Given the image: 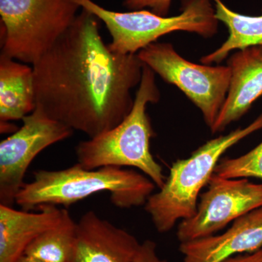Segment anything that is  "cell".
<instances>
[{
  "label": "cell",
  "instance_id": "obj_22",
  "mask_svg": "<svg viewBox=\"0 0 262 262\" xmlns=\"http://www.w3.org/2000/svg\"><path fill=\"white\" fill-rule=\"evenodd\" d=\"M16 262H40L39 261H37V260L34 259V258H32L31 257H29V256H25V255H22L20 258L17 260Z\"/></svg>",
  "mask_w": 262,
  "mask_h": 262
},
{
  "label": "cell",
  "instance_id": "obj_1",
  "mask_svg": "<svg viewBox=\"0 0 262 262\" xmlns=\"http://www.w3.org/2000/svg\"><path fill=\"white\" fill-rule=\"evenodd\" d=\"M101 20L82 9L68 30L32 65L37 106L48 117L94 138L121 123L140 84L137 54L110 49Z\"/></svg>",
  "mask_w": 262,
  "mask_h": 262
},
{
  "label": "cell",
  "instance_id": "obj_5",
  "mask_svg": "<svg viewBox=\"0 0 262 262\" xmlns=\"http://www.w3.org/2000/svg\"><path fill=\"white\" fill-rule=\"evenodd\" d=\"M104 24L111 35L108 47L120 54H137L160 37L183 31L195 33L205 38L218 32L213 0H182V12L174 16H161L145 10L113 11L93 0H73Z\"/></svg>",
  "mask_w": 262,
  "mask_h": 262
},
{
  "label": "cell",
  "instance_id": "obj_21",
  "mask_svg": "<svg viewBox=\"0 0 262 262\" xmlns=\"http://www.w3.org/2000/svg\"><path fill=\"white\" fill-rule=\"evenodd\" d=\"M15 125H11L9 122L1 121V133H8L14 131ZM15 132V131H14Z\"/></svg>",
  "mask_w": 262,
  "mask_h": 262
},
{
  "label": "cell",
  "instance_id": "obj_6",
  "mask_svg": "<svg viewBox=\"0 0 262 262\" xmlns=\"http://www.w3.org/2000/svg\"><path fill=\"white\" fill-rule=\"evenodd\" d=\"M73 0H0L1 53L34 65L77 16Z\"/></svg>",
  "mask_w": 262,
  "mask_h": 262
},
{
  "label": "cell",
  "instance_id": "obj_11",
  "mask_svg": "<svg viewBox=\"0 0 262 262\" xmlns=\"http://www.w3.org/2000/svg\"><path fill=\"white\" fill-rule=\"evenodd\" d=\"M262 248V206L239 217L226 232L181 243L182 262H222Z\"/></svg>",
  "mask_w": 262,
  "mask_h": 262
},
{
  "label": "cell",
  "instance_id": "obj_16",
  "mask_svg": "<svg viewBox=\"0 0 262 262\" xmlns=\"http://www.w3.org/2000/svg\"><path fill=\"white\" fill-rule=\"evenodd\" d=\"M77 222L67 211L59 225L39 234L24 255L40 262H70L75 248Z\"/></svg>",
  "mask_w": 262,
  "mask_h": 262
},
{
  "label": "cell",
  "instance_id": "obj_9",
  "mask_svg": "<svg viewBox=\"0 0 262 262\" xmlns=\"http://www.w3.org/2000/svg\"><path fill=\"white\" fill-rule=\"evenodd\" d=\"M201 194L194 215L177 229L179 243L216 234L230 222L262 206V184L248 179H225L213 173Z\"/></svg>",
  "mask_w": 262,
  "mask_h": 262
},
{
  "label": "cell",
  "instance_id": "obj_4",
  "mask_svg": "<svg viewBox=\"0 0 262 262\" xmlns=\"http://www.w3.org/2000/svg\"><path fill=\"white\" fill-rule=\"evenodd\" d=\"M262 129V113L250 125L207 141L186 159L172 164L163 187L151 194L144 205L155 229L165 233L179 220L194 215L198 198L208 185L224 154L236 144Z\"/></svg>",
  "mask_w": 262,
  "mask_h": 262
},
{
  "label": "cell",
  "instance_id": "obj_17",
  "mask_svg": "<svg viewBox=\"0 0 262 262\" xmlns=\"http://www.w3.org/2000/svg\"><path fill=\"white\" fill-rule=\"evenodd\" d=\"M214 173L225 179H262V141L242 156L221 160Z\"/></svg>",
  "mask_w": 262,
  "mask_h": 262
},
{
  "label": "cell",
  "instance_id": "obj_18",
  "mask_svg": "<svg viewBox=\"0 0 262 262\" xmlns=\"http://www.w3.org/2000/svg\"><path fill=\"white\" fill-rule=\"evenodd\" d=\"M172 0H124L122 5L127 9L138 10L149 8L155 14L167 16Z\"/></svg>",
  "mask_w": 262,
  "mask_h": 262
},
{
  "label": "cell",
  "instance_id": "obj_14",
  "mask_svg": "<svg viewBox=\"0 0 262 262\" xmlns=\"http://www.w3.org/2000/svg\"><path fill=\"white\" fill-rule=\"evenodd\" d=\"M37 107L32 67L0 55V121L23 120Z\"/></svg>",
  "mask_w": 262,
  "mask_h": 262
},
{
  "label": "cell",
  "instance_id": "obj_15",
  "mask_svg": "<svg viewBox=\"0 0 262 262\" xmlns=\"http://www.w3.org/2000/svg\"><path fill=\"white\" fill-rule=\"evenodd\" d=\"M215 17L225 24L229 36L218 49L202 57L206 65H220L231 52L251 47H262V9L259 15L241 14L229 8L222 0H213Z\"/></svg>",
  "mask_w": 262,
  "mask_h": 262
},
{
  "label": "cell",
  "instance_id": "obj_12",
  "mask_svg": "<svg viewBox=\"0 0 262 262\" xmlns=\"http://www.w3.org/2000/svg\"><path fill=\"white\" fill-rule=\"evenodd\" d=\"M231 71L228 94L211 129L212 134L225 130L249 111L262 96V47L238 50L227 60Z\"/></svg>",
  "mask_w": 262,
  "mask_h": 262
},
{
  "label": "cell",
  "instance_id": "obj_20",
  "mask_svg": "<svg viewBox=\"0 0 262 262\" xmlns=\"http://www.w3.org/2000/svg\"><path fill=\"white\" fill-rule=\"evenodd\" d=\"M222 262H262V248L253 253L236 255Z\"/></svg>",
  "mask_w": 262,
  "mask_h": 262
},
{
  "label": "cell",
  "instance_id": "obj_3",
  "mask_svg": "<svg viewBox=\"0 0 262 262\" xmlns=\"http://www.w3.org/2000/svg\"><path fill=\"white\" fill-rule=\"evenodd\" d=\"M134 98L132 110L121 123L77 144V163L88 169L106 166L137 168L160 189L166 178L150 150L155 132L146 113L148 103L158 102L160 93L155 72L144 63Z\"/></svg>",
  "mask_w": 262,
  "mask_h": 262
},
{
  "label": "cell",
  "instance_id": "obj_2",
  "mask_svg": "<svg viewBox=\"0 0 262 262\" xmlns=\"http://www.w3.org/2000/svg\"><path fill=\"white\" fill-rule=\"evenodd\" d=\"M155 187L149 177L134 170L114 166L88 169L77 163L63 170L34 172V181L24 184L15 204L28 211L43 205L70 207L106 192L115 206L130 208L145 205Z\"/></svg>",
  "mask_w": 262,
  "mask_h": 262
},
{
  "label": "cell",
  "instance_id": "obj_13",
  "mask_svg": "<svg viewBox=\"0 0 262 262\" xmlns=\"http://www.w3.org/2000/svg\"><path fill=\"white\" fill-rule=\"evenodd\" d=\"M32 213L0 205V262H16L31 243L59 225L67 210L43 205Z\"/></svg>",
  "mask_w": 262,
  "mask_h": 262
},
{
  "label": "cell",
  "instance_id": "obj_8",
  "mask_svg": "<svg viewBox=\"0 0 262 262\" xmlns=\"http://www.w3.org/2000/svg\"><path fill=\"white\" fill-rule=\"evenodd\" d=\"M23 125L0 143V205L10 207L24 184L29 165L48 146L68 139L73 130L37 106Z\"/></svg>",
  "mask_w": 262,
  "mask_h": 262
},
{
  "label": "cell",
  "instance_id": "obj_10",
  "mask_svg": "<svg viewBox=\"0 0 262 262\" xmlns=\"http://www.w3.org/2000/svg\"><path fill=\"white\" fill-rule=\"evenodd\" d=\"M140 245L133 234L90 211L77 222L70 262H134Z\"/></svg>",
  "mask_w": 262,
  "mask_h": 262
},
{
  "label": "cell",
  "instance_id": "obj_7",
  "mask_svg": "<svg viewBox=\"0 0 262 262\" xmlns=\"http://www.w3.org/2000/svg\"><path fill=\"white\" fill-rule=\"evenodd\" d=\"M137 55L165 82L180 89L201 110L208 127H213L228 94V66L192 63L181 56L170 43H152Z\"/></svg>",
  "mask_w": 262,
  "mask_h": 262
},
{
  "label": "cell",
  "instance_id": "obj_19",
  "mask_svg": "<svg viewBox=\"0 0 262 262\" xmlns=\"http://www.w3.org/2000/svg\"><path fill=\"white\" fill-rule=\"evenodd\" d=\"M134 262H168L158 256L157 244L154 241L146 239L141 244Z\"/></svg>",
  "mask_w": 262,
  "mask_h": 262
}]
</instances>
